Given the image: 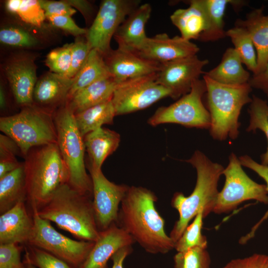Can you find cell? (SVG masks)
<instances>
[{"label": "cell", "mask_w": 268, "mask_h": 268, "mask_svg": "<svg viewBox=\"0 0 268 268\" xmlns=\"http://www.w3.org/2000/svg\"><path fill=\"white\" fill-rule=\"evenodd\" d=\"M27 201L24 162L0 179V214L20 201Z\"/></svg>", "instance_id": "obj_28"}, {"label": "cell", "mask_w": 268, "mask_h": 268, "mask_svg": "<svg viewBox=\"0 0 268 268\" xmlns=\"http://www.w3.org/2000/svg\"><path fill=\"white\" fill-rule=\"evenodd\" d=\"M26 266V267L27 268H36V267H35L34 266L28 264V263H25V262H24Z\"/></svg>", "instance_id": "obj_51"}, {"label": "cell", "mask_w": 268, "mask_h": 268, "mask_svg": "<svg viewBox=\"0 0 268 268\" xmlns=\"http://www.w3.org/2000/svg\"><path fill=\"white\" fill-rule=\"evenodd\" d=\"M206 86L207 109L210 117V135L223 141L237 138L239 134V117L243 107L251 103L252 88L249 84L227 85L203 75Z\"/></svg>", "instance_id": "obj_5"}, {"label": "cell", "mask_w": 268, "mask_h": 268, "mask_svg": "<svg viewBox=\"0 0 268 268\" xmlns=\"http://www.w3.org/2000/svg\"><path fill=\"white\" fill-rule=\"evenodd\" d=\"M207 15V28L198 38V40L213 42L226 36L224 29L223 17L227 7L231 4L235 9H239L245 3L242 0H203Z\"/></svg>", "instance_id": "obj_27"}, {"label": "cell", "mask_w": 268, "mask_h": 268, "mask_svg": "<svg viewBox=\"0 0 268 268\" xmlns=\"http://www.w3.org/2000/svg\"><path fill=\"white\" fill-rule=\"evenodd\" d=\"M235 26L245 29L254 45L257 69L253 74L262 71L268 62V15L264 14V7L253 10L247 14L245 19H238Z\"/></svg>", "instance_id": "obj_22"}, {"label": "cell", "mask_w": 268, "mask_h": 268, "mask_svg": "<svg viewBox=\"0 0 268 268\" xmlns=\"http://www.w3.org/2000/svg\"><path fill=\"white\" fill-rule=\"evenodd\" d=\"M239 159L242 166L253 170L265 181L266 183V186L268 192V165L260 164L256 162L251 157L247 155L239 157ZM268 217V210L260 221L253 227L251 232L247 234L249 237L252 238L254 236L255 232L259 225L266 220Z\"/></svg>", "instance_id": "obj_41"}, {"label": "cell", "mask_w": 268, "mask_h": 268, "mask_svg": "<svg viewBox=\"0 0 268 268\" xmlns=\"http://www.w3.org/2000/svg\"><path fill=\"white\" fill-rule=\"evenodd\" d=\"M92 199L66 184L44 206L36 211L41 217L54 222L79 240L95 242L99 231Z\"/></svg>", "instance_id": "obj_4"}, {"label": "cell", "mask_w": 268, "mask_h": 268, "mask_svg": "<svg viewBox=\"0 0 268 268\" xmlns=\"http://www.w3.org/2000/svg\"><path fill=\"white\" fill-rule=\"evenodd\" d=\"M35 60L32 54L18 53L8 58L3 65L15 101L22 108L33 104V91L38 79Z\"/></svg>", "instance_id": "obj_15"}, {"label": "cell", "mask_w": 268, "mask_h": 268, "mask_svg": "<svg viewBox=\"0 0 268 268\" xmlns=\"http://www.w3.org/2000/svg\"><path fill=\"white\" fill-rule=\"evenodd\" d=\"M187 8L176 10L170 16L172 23L180 31L181 37L191 41L198 40L207 28V15L203 0L188 1Z\"/></svg>", "instance_id": "obj_23"}, {"label": "cell", "mask_w": 268, "mask_h": 268, "mask_svg": "<svg viewBox=\"0 0 268 268\" xmlns=\"http://www.w3.org/2000/svg\"><path fill=\"white\" fill-rule=\"evenodd\" d=\"M111 76L104 56L98 51L91 49L84 65L73 78L67 99L79 90Z\"/></svg>", "instance_id": "obj_29"}, {"label": "cell", "mask_w": 268, "mask_h": 268, "mask_svg": "<svg viewBox=\"0 0 268 268\" xmlns=\"http://www.w3.org/2000/svg\"><path fill=\"white\" fill-rule=\"evenodd\" d=\"M16 155H22L16 142L7 135L0 134V160L16 159Z\"/></svg>", "instance_id": "obj_45"}, {"label": "cell", "mask_w": 268, "mask_h": 268, "mask_svg": "<svg viewBox=\"0 0 268 268\" xmlns=\"http://www.w3.org/2000/svg\"><path fill=\"white\" fill-rule=\"evenodd\" d=\"M208 63L207 60L200 59L196 55L160 64L156 81L170 92V97L178 99L191 91Z\"/></svg>", "instance_id": "obj_14"}, {"label": "cell", "mask_w": 268, "mask_h": 268, "mask_svg": "<svg viewBox=\"0 0 268 268\" xmlns=\"http://www.w3.org/2000/svg\"><path fill=\"white\" fill-rule=\"evenodd\" d=\"M0 42L9 47L22 49L36 48L42 44L38 35L23 26L12 23L1 27Z\"/></svg>", "instance_id": "obj_31"}, {"label": "cell", "mask_w": 268, "mask_h": 268, "mask_svg": "<svg viewBox=\"0 0 268 268\" xmlns=\"http://www.w3.org/2000/svg\"><path fill=\"white\" fill-rule=\"evenodd\" d=\"M222 268H268V256L254 254L248 257L234 259Z\"/></svg>", "instance_id": "obj_43"}, {"label": "cell", "mask_w": 268, "mask_h": 268, "mask_svg": "<svg viewBox=\"0 0 268 268\" xmlns=\"http://www.w3.org/2000/svg\"><path fill=\"white\" fill-rule=\"evenodd\" d=\"M132 251V246L125 247L119 250L111 259L113 262L112 268H124V260Z\"/></svg>", "instance_id": "obj_48"}, {"label": "cell", "mask_w": 268, "mask_h": 268, "mask_svg": "<svg viewBox=\"0 0 268 268\" xmlns=\"http://www.w3.org/2000/svg\"><path fill=\"white\" fill-rule=\"evenodd\" d=\"M23 247L19 244H0V268H27L21 259Z\"/></svg>", "instance_id": "obj_40"}, {"label": "cell", "mask_w": 268, "mask_h": 268, "mask_svg": "<svg viewBox=\"0 0 268 268\" xmlns=\"http://www.w3.org/2000/svg\"><path fill=\"white\" fill-rule=\"evenodd\" d=\"M199 50L196 44L181 36L170 37L166 33H160L147 37L134 52L145 59L162 64L196 55Z\"/></svg>", "instance_id": "obj_16"}, {"label": "cell", "mask_w": 268, "mask_h": 268, "mask_svg": "<svg viewBox=\"0 0 268 268\" xmlns=\"http://www.w3.org/2000/svg\"><path fill=\"white\" fill-rule=\"evenodd\" d=\"M222 174L225 183L218 194L213 212L218 214L229 212L248 200L268 204L266 186L257 183L247 175L234 153L230 155L228 164Z\"/></svg>", "instance_id": "obj_9"}, {"label": "cell", "mask_w": 268, "mask_h": 268, "mask_svg": "<svg viewBox=\"0 0 268 268\" xmlns=\"http://www.w3.org/2000/svg\"><path fill=\"white\" fill-rule=\"evenodd\" d=\"M7 106V98L3 85H0V108L2 111L5 110Z\"/></svg>", "instance_id": "obj_50"}, {"label": "cell", "mask_w": 268, "mask_h": 268, "mask_svg": "<svg viewBox=\"0 0 268 268\" xmlns=\"http://www.w3.org/2000/svg\"><path fill=\"white\" fill-rule=\"evenodd\" d=\"M0 130L16 142L24 157L34 147L57 142L53 113L34 104L0 117Z\"/></svg>", "instance_id": "obj_7"}, {"label": "cell", "mask_w": 268, "mask_h": 268, "mask_svg": "<svg viewBox=\"0 0 268 268\" xmlns=\"http://www.w3.org/2000/svg\"><path fill=\"white\" fill-rule=\"evenodd\" d=\"M155 194L142 187L129 186L122 200L117 225L146 252L165 254L175 247L165 232V221L156 210Z\"/></svg>", "instance_id": "obj_1"}, {"label": "cell", "mask_w": 268, "mask_h": 268, "mask_svg": "<svg viewBox=\"0 0 268 268\" xmlns=\"http://www.w3.org/2000/svg\"><path fill=\"white\" fill-rule=\"evenodd\" d=\"M73 78L48 72L38 78L34 87L33 104L54 113L66 104Z\"/></svg>", "instance_id": "obj_19"}, {"label": "cell", "mask_w": 268, "mask_h": 268, "mask_svg": "<svg viewBox=\"0 0 268 268\" xmlns=\"http://www.w3.org/2000/svg\"><path fill=\"white\" fill-rule=\"evenodd\" d=\"M93 185V206L99 231L116 223L120 206L128 188L110 181L101 169L88 167Z\"/></svg>", "instance_id": "obj_13"}, {"label": "cell", "mask_w": 268, "mask_h": 268, "mask_svg": "<svg viewBox=\"0 0 268 268\" xmlns=\"http://www.w3.org/2000/svg\"><path fill=\"white\" fill-rule=\"evenodd\" d=\"M240 56L234 48L227 49L220 63L203 75L220 83L242 85L248 83L251 77L242 66Z\"/></svg>", "instance_id": "obj_26"}, {"label": "cell", "mask_w": 268, "mask_h": 268, "mask_svg": "<svg viewBox=\"0 0 268 268\" xmlns=\"http://www.w3.org/2000/svg\"><path fill=\"white\" fill-rule=\"evenodd\" d=\"M248 113L250 115V123L246 129L247 132H255L257 130L263 132L268 141L266 151L261 155L262 164L268 165V104L256 95H252Z\"/></svg>", "instance_id": "obj_33"}, {"label": "cell", "mask_w": 268, "mask_h": 268, "mask_svg": "<svg viewBox=\"0 0 268 268\" xmlns=\"http://www.w3.org/2000/svg\"><path fill=\"white\" fill-rule=\"evenodd\" d=\"M14 16L26 24L37 28L43 27L47 19L39 0H20Z\"/></svg>", "instance_id": "obj_37"}, {"label": "cell", "mask_w": 268, "mask_h": 268, "mask_svg": "<svg viewBox=\"0 0 268 268\" xmlns=\"http://www.w3.org/2000/svg\"><path fill=\"white\" fill-rule=\"evenodd\" d=\"M156 73L118 84L112 98L116 116L143 110L163 98L170 97V92L156 82Z\"/></svg>", "instance_id": "obj_12"}, {"label": "cell", "mask_w": 268, "mask_h": 268, "mask_svg": "<svg viewBox=\"0 0 268 268\" xmlns=\"http://www.w3.org/2000/svg\"><path fill=\"white\" fill-rule=\"evenodd\" d=\"M186 162L196 169L197 182L190 196L186 197L182 193L177 192L172 199L171 205L179 215L169 235L174 243L199 212H203L204 218L213 212L219 193L218 181L224 169L199 150L195 151Z\"/></svg>", "instance_id": "obj_2"}, {"label": "cell", "mask_w": 268, "mask_h": 268, "mask_svg": "<svg viewBox=\"0 0 268 268\" xmlns=\"http://www.w3.org/2000/svg\"><path fill=\"white\" fill-rule=\"evenodd\" d=\"M24 158L27 201L38 211L68 184V171L57 143L34 147Z\"/></svg>", "instance_id": "obj_3"}, {"label": "cell", "mask_w": 268, "mask_h": 268, "mask_svg": "<svg viewBox=\"0 0 268 268\" xmlns=\"http://www.w3.org/2000/svg\"><path fill=\"white\" fill-rule=\"evenodd\" d=\"M138 0H104L87 29L85 38L91 49L103 56L111 50V39L127 16L140 5Z\"/></svg>", "instance_id": "obj_11"}, {"label": "cell", "mask_w": 268, "mask_h": 268, "mask_svg": "<svg viewBox=\"0 0 268 268\" xmlns=\"http://www.w3.org/2000/svg\"><path fill=\"white\" fill-rule=\"evenodd\" d=\"M40 4L45 12L46 17L52 15H65L71 16L76 12L66 1L39 0Z\"/></svg>", "instance_id": "obj_44"}, {"label": "cell", "mask_w": 268, "mask_h": 268, "mask_svg": "<svg viewBox=\"0 0 268 268\" xmlns=\"http://www.w3.org/2000/svg\"><path fill=\"white\" fill-rule=\"evenodd\" d=\"M89 158L88 167L101 169L105 160L118 147L120 134L108 128L101 127L83 137Z\"/></svg>", "instance_id": "obj_24"}, {"label": "cell", "mask_w": 268, "mask_h": 268, "mask_svg": "<svg viewBox=\"0 0 268 268\" xmlns=\"http://www.w3.org/2000/svg\"><path fill=\"white\" fill-rule=\"evenodd\" d=\"M135 243L132 237L113 223L99 231L97 239L87 259L79 268H108V262L119 250L132 246Z\"/></svg>", "instance_id": "obj_18"}, {"label": "cell", "mask_w": 268, "mask_h": 268, "mask_svg": "<svg viewBox=\"0 0 268 268\" xmlns=\"http://www.w3.org/2000/svg\"><path fill=\"white\" fill-rule=\"evenodd\" d=\"M104 58L112 77L118 84L156 73L160 65L119 48L111 49Z\"/></svg>", "instance_id": "obj_17"}, {"label": "cell", "mask_w": 268, "mask_h": 268, "mask_svg": "<svg viewBox=\"0 0 268 268\" xmlns=\"http://www.w3.org/2000/svg\"><path fill=\"white\" fill-rule=\"evenodd\" d=\"M206 92L203 79L195 81L188 93L168 106L158 108L149 118L148 123L152 126L171 123L188 128L209 130L210 114L202 102Z\"/></svg>", "instance_id": "obj_8"}, {"label": "cell", "mask_w": 268, "mask_h": 268, "mask_svg": "<svg viewBox=\"0 0 268 268\" xmlns=\"http://www.w3.org/2000/svg\"><path fill=\"white\" fill-rule=\"evenodd\" d=\"M72 43L54 49L46 56V65L51 72L67 76L70 67Z\"/></svg>", "instance_id": "obj_38"}, {"label": "cell", "mask_w": 268, "mask_h": 268, "mask_svg": "<svg viewBox=\"0 0 268 268\" xmlns=\"http://www.w3.org/2000/svg\"><path fill=\"white\" fill-rule=\"evenodd\" d=\"M248 83L252 88L262 90L268 97V62L262 71L253 74Z\"/></svg>", "instance_id": "obj_46"}, {"label": "cell", "mask_w": 268, "mask_h": 268, "mask_svg": "<svg viewBox=\"0 0 268 268\" xmlns=\"http://www.w3.org/2000/svg\"><path fill=\"white\" fill-rule=\"evenodd\" d=\"M21 163L16 158L0 160V179L16 169Z\"/></svg>", "instance_id": "obj_49"}, {"label": "cell", "mask_w": 268, "mask_h": 268, "mask_svg": "<svg viewBox=\"0 0 268 268\" xmlns=\"http://www.w3.org/2000/svg\"><path fill=\"white\" fill-rule=\"evenodd\" d=\"M34 228L26 245L43 250L75 268H79L92 249L94 242L75 240L57 231L51 222L32 211Z\"/></svg>", "instance_id": "obj_10"}, {"label": "cell", "mask_w": 268, "mask_h": 268, "mask_svg": "<svg viewBox=\"0 0 268 268\" xmlns=\"http://www.w3.org/2000/svg\"><path fill=\"white\" fill-rule=\"evenodd\" d=\"M151 12L150 5L146 3L139 5L127 16L114 35L118 48L134 52L143 45L148 37L145 27Z\"/></svg>", "instance_id": "obj_21"}, {"label": "cell", "mask_w": 268, "mask_h": 268, "mask_svg": "<svg viewBox=\"0 0 268 268\" xmlns=\"http://www.w3.org/2000/svg\"><path fill=\"white\" fill-rule=\"evenodd\" d=\"M116 116L112 99L74 114L77 127L83 137L104 125L113 124Z\"/></svg>", "instance_id": "obj_30"}, {"label": "cell", "mask_w": 268, "mask_h": 268, "mask_svg": "<svg viewBox=\"0 0 268 268\" xmlns=\"http://www.w3.org/2000/svg\"><path fill=\"white\" fill-rule=\"evenodd\" d=\"M203 218V212H199L194 217L193 222L186 228L182 235L175 243L174 249L177 252L185 251L195 247L207 248L206 237L201 232Z\"/></svg>", "instance_id": "obj_34"}, {"label": "cell", "mask_w": 268, "mask_h": 268, "mask_svg": "<svg viewBox=\"0 0 268 268\" xmlns=\"http://www.w3.org/2000/svg\"><path fill=\"white\" fill-rule=\"evenodd\" d=\"M66 1L71 7L78 10L81 13L86 22L91 21L94 9L89 1L86 0H66Z\"/></svg>", "instance_id": "obj_47"}, {"label": "cell", "mask_w": 268, "mask_h": 268, "mask_svg": "<svg viewBox=\"0 0 268 268\" xmlns=\"http://www.w3.org/2000/svg\"><path fill=\"white\" fill-rule=\"evenodd\" d=\"M23 262L36 268H75L52 254L36 247L25 245Z\"/></svg>", "instance_id": "obj_35"}, {"label": "cell", "mask_w": 268, "mask_h": 268, "mask_svg": "<svg viewBox=\"0 0 268 268\" xmlns=\"http://www.w3.org/2000/svg\"><path fill=\"white\" fill-rule=\"evenodd\" d=\"M34 228L33 215H31L25 201L19 202L0 216V244L26 245Z\"/></svg>", "instance_id": "obj_20"}, {"label": "cell", "mask_w": 268, "mask_h": 268, "mask_svg": "<svg viewBox=\"0 0 268 268\" xmlns=\"http://www.w3.org/2000/svg\"><path fill=\"white\" fill-rule=\"evenodd\" d=\"M51 25L74 36L85 35L87 29L78 26L71 16L52 15L46 17Z\"/></svg>", "instance_id": "obj_42"}, {"label": "cell", "mask_w": 268, "mask_h": 268, "mask_svg": "<svg viewBox=\"0 0 268 268\" xmlns=\"http://www.w3.org/2000/svg\"><path fill=\"white\" fill-rule=\"evenodd\" d=\"M57 133V145L69 174L68 184L93 198L91 176L86 170L85 147L75 120L74 114L66 103L53 113Z\"/></svg>", "instance_id": "obj_6"}, {"label": "cell", "mask_w": 268, "mask_h": 268, "mask_svg": "<svg viewBox=\"0 0 268 268\" xmlns=\"http://www.w3.org/2000/svg\"><path fill=\"white\" fill-rule=\"evenodd\" d=\"M174 262V268H210V258L206 249L195 247L177 252Z\"/></svg>", "instance_id": "obj_36"}, {"label": "cell", "mask_w": 268, "mask_h": 268, "mask_svg": "<svg viewBox=\"0 0 268 268\" xmlns=\"http://www.w3.org/2000/svg\"><path fill=\"white\" fill-rule=\"evenodd\" d=\"M91 50L86 38H78L72 43L71 65L67 77H75L85 63Z\"/></svg>", "instance_id": "obj_39"}, {"label": "cell", "mask_w": 268, "mask_h": 268, "mask_svg": "<svg viewBox=\"0 0 268 268\" xmlns=\"http://www.w3.org/2000/svg\"><path fill=\"white\" fill-rule=\"evenodd\" d=\"M118 84L112 76L101 79L76 91L66 103L76 114L111 100Z\"/></svg>", "instance_id": "obj_25"}, {"label": "cell", "mask_w": 268, "mask_h": 268, "mask_svg": "<svg viewBox=\"0 0 268 268\" xmlns=\"http://www.w3.org/2000/svg\"><path fill=\"white\" fill-rule=\"evenodd\" d=\"M226 36L230 38L242 63L255 74L257 69V53L248 32L242 27L235 26L226 31Z\"/></svg>", "instance_id": "obj_32"}]
</instances>
